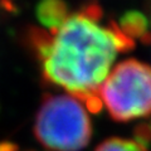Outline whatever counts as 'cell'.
<instances>
[{"instance_id": "7", "label": "cell", "mask_w": 151, "mask_h": 151, "mask_svg": "<svg viewBox=\"0 0 151 151\" xmlns=\"http://www.w3.org/2000/svg\"><path fill=\"white\" fill-rule=\"evenodd\" d=\"M0 151H18V149L10 142H0Z\"/></svg>"}, {"instance_id": "6", "label": "cell", "mask_w": 151, "mask_h": 151, "mask_svg": "<svg viewBox=\"0 0 151 151\" xmlns=\"http://www.w3.org/2000/svg\"><path fill=\"white\" fill-rule=\"evenodd\" d=\"M135 137L136 141H139L142 145L147 146V144L151 142V120L149 122L140 124L135 129Z\"/></svg>"}, {"instance_id": "8", "label": "cell", "mask_w": 151, "mask_h": 151, "mask_svg": "<svg viewBox=\"0 0 151 151\" xmlns=\"http://www.w3.org/2000/svg\"><path fill=\"white\" fill-rule=\"evenodd\" d=\"M146 9H147V15H145V17L147 19L150 30H151V0H147V3H146Z\"/></svg>"}, {"instance_id": "1", "label": "cell", "mask_w": 151, "mask_h": 151, "mask_svg": "<svg viewBox=\"0 0 151 151\" xmlns=\"http://www.w3.org/2000/svg\"><path fill=\"white\" fill-rule=\"evenodd\" d=\"M25 40L44 81L78 98L93 113L102 110L98 91L117 55L135 47L117 22H103L96 3L69 9L53 27L30 28Z\"/></svg>"}, {"instance_id": "2", "label": "cell", "mask_w": 151, "mask_h": 151, "mask_svg": "<svg viewBox=\"0 0 151 151\" xmlns=\"http://www.w3.org/2000/svg\"><path fill=\"white\" fill-rule=\"evenodd\" d=\"M37 140L50 151H79L92 137L86 106L70 94H47L34 121Z\"/></svg>"}, {"instance_id": "4", "label": "cell", "mask_w": 151, "mask_h": 151, "mask_svg": "<svg viewBox=\"0 0 151 151\" xmlns=\"http://www.w3.org/2000/svg\"><path fill=\"white\" fill-rule=\"evenodd\" d=\"M120 29L134 42L141 40L151 43V30L145 14L140 12H129L117 23Z\"/></svg>"}, {"instance_id": "3", "label": "cell", "mask_w": 151, "mask_h": 151, "mask_svg": "<svg viewBox=\"0 0 151 151\" xmlns=\"http://www.w3.org/2000/svg\"><path fill=\"white\" fill-rule=\"evenodd\" d=\"M102 108L119 122L151 115V67L137 59L116 64L101 84Z\"/></svg>"}, {"instance_id": "5", "label": "cell", "mask_w": 151, "mask_h": 151, "mask_svg": "<svg viewBox=\"0 0 151 151\" xmlns=\"http://www.w3.org/2000/svg\"><path fill=\"white\" fill-rule=\"evenodd\" d=\"M94 151H149L147 146L131 139L111 137L100 144Z\"/></svg>"}]
</instances>
